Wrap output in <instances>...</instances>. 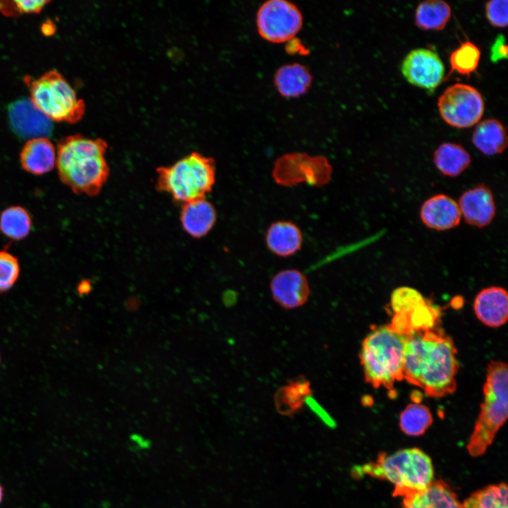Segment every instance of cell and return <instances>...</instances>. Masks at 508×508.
Returning a JSON list of instances; mask_svg holds the SVG:
<instances>
[{"instance_id":"ba28073f","label":"cell","mask_w":508,"mask_h":508,"mask_svg":"<svg viewBox=\"0 0 508 508\" xmlns=\"http://www.w3.org/2000/svg\"><path fill=\"white\" fill-rule=\"evenodd\" d=\"M332 173V166L326 157L292 152L284 154L276 160L272 176L278 184L284 186L302 183L322 186L329 181Z\"/></svg>"},{"instance_id":"e0dca14e","label":"cell","mask_w":508,"mask_h":508,"mask_svg":"<svg viewBox=\"0 0 508 508\" xmlns=\"http://www.w3.org/2000/svg\"><path fill=\"white\" fill-rule=\"evenodd\" d=\"M401 508H462V505L449 485L437 480L425 489L404 496Z\"/></svg>"},{"instance_id":"7c38bea8","label":"cell","mask_w":508,"mask_h":508,"mask_svg":"<svg viewBox=\"0 0 508 508\" xmlns=\"http://www.w3.org/2000/svg\"><path fill=\"white\" fill-rule=\"evenodd\" d=\"M273 299L285 309L303 306L310 296V286L306 277L299 270L288 269L279 272L270 282Z\"/></svg>"},{"instance_id":"4316f807","label":"cell","mask_w":508,"mask_h":508,"mask_svg":"<svg viewBox=\"0 0 508 508\" xmlns=\"http://www.w3.org/2000/svg\"><path fill=\"white\" fill-rule=\"evenodd\" d=\"M507 492L505 483L485 486L471 494L461 504L462 508H508Z\"/></svg>"},{"instance_id":"9c48e42d","label":"cell","mask_w":508,"mask_h":508,"mask_svg":"<svg viewBox=\"0 0 508 508\" xmlns=\"http://www.w3.org/2000/svg\"><path fill=\"white\" fill-rule=\"evenodd\" d=\"M255 21L262 39L279 44L291 40L301 30L303 19L294 4L286 0H268L259 7Z\"/></svg>"},{"instance_id":"cb8c5ba5","label":"cell","mask_w":508,"mask_h":508,"mask_svg":"<svg viewBox=\"0 0 508 508\" xmlns=\"http://www.w3.org/2000/svg\"><path fill=\"white\" fill-rule=\"evenodd\" d=\"M471 162L468 152L455 143H444L433 153L435 167L442 175L448 177L459 176L470 166Z\"/></svg>"},{"instance_id":"ffe728a7","label":"cell","mask_w":508,"mask_h":508,"mask_svg":"<svg viewBox=\"0 0 508 508\" xmlns=\"http://www.w3.org/2000/svg\"><path fill=\"white\" fill-rule=\"evenodd\" d=\"M265 241L267 247L272 253L280 257H289L301 249L303 234L294 222L277 221L267 229Z\"/></svg>"},{"instance_id":"1f68e13d","label":"cell","mask_w":508,"mask_h":508,"mask_svg":"<svg viewBox=\"0 0 508 508\" xmlns=\"http://www.w3.org/2000/svg\"><path fill=\"white\" fill-rule=\"evenodd\" d=\"M507 1L492 0L485 4V16L488 22L495 28H505L507 25Z\"/></svg>"},{"instance_id":"7402d4cb","label":"cell","mask_w":508,"mask_h":508,"mask_svg":"<svg viewBox=\"0 0 508 508\" xmlns=\"http://www.w3.org/2000/svg\"><path fill=\"white\" fill-rule=\"evenodd\" d=\"M471 141L483 155L493 156L500 154L507 147V129L497 119H485L476 125Z\"/></svg>"},{"instance_id":"ac0fdd59","label":"cell","mask_w":508,"mask_h":508,"mask_svg":"<svg viewBox=\"0 0 508 508\" xmlns=\"http://www.w3.org/2000/svg\"><path fill=\"white\" fill-rule=\"evenodd\" d=\"M56 159L55 147L47 137L29 139L20 153L22 168L33 175H42L52 170Z\"/></svg>"},{"instance_id":"4dcf8cb0","label":"cell","mask_w":508,"mask_h":508,"mask_svg":"<svg viewBox=\"0 0 508 508\" xmlns=\"http://www.w3.org/2000/svg\"><path fill=\"white\" fill-rule=\"evenodd\" d=\"M49 1L23 0L1 1L0 12L7 16H16L23 13H40Z\"/></svg>"},{"instance_id":"2e32d148","label":"cell","mask_w":508,"mask_h":508,"mask_svg":"<svg viewBox=\"0 0 508 508\" xmlns=\"http://www.w3.org/2000/svg\"><path fill=\"white\" fill-rule=\"evenodd\" d=\"M473 308L477 318L490 327L504 325L508 318V296L500 286H490L476 295Z\"/></svg>"},{"instance_id":"d6a6232c","label":"cell","mask_w":508,"mask_h":508,"mask_svg":"<svg viewBox=\"0 0 508 508\" xmlns=\"http://www.w3.org/2000/svg\"><path fill=\"white\" fill-rule=\"evenodd\" d=\"M507 45L503 35H499L495 38L490 47V58L492 63H497L507 58Z\"/></svg>"},{"instance_id":"30bf717a","label":"cell","mask_w":508,"mask_h":508,"mask_svg":"<svg viewBox=\"0 0 508 508\" xmlns=\"http://www.w3.org/2000/svg\"><path fill=\"white\" fill-rule=\"evenodd\" d=\"M437 107L442 119L459 128L477 123L485 111L482 95L474 87L463 83L448 87L439 97Z\"/></svg>"},{"instance_id":"8fae6325","label":"cell","mask_w":508,"mask_h":508,"mask_svg":"<svg viewBox=\"0 0 508 508\" xmlns=\"http://www.w3.org/2000/svg\"><path fill=\"white\" fill-rule=\"evenodd\" d=\"M401 70L410 84L429 90L435 89L445 75V66L438 54L424 48L409 52L402 61Z\"/></svg>"},{"instance_id":"d4e9b609","label":"cell","mask_w":508,"mask_h":508,"mask_svg":"<svg viewBox=\"0 0 508 508\" xmlns=\"http://www.w3.org/2000/svg\"><path fill=\"white\" fill-rule=\"evenodd\" d=\"M451 12L450 6L444 1H424L416 7L415 24L424 30H441L447 25Z\"/></svg>"},{"instance_id":"5bb4252c","label":"cell","mask_w":508,"mask_h":508,"mask_svg":"<svg viewBox=\"0 0 508 508\" xmlns=\"http://www.w3.org/2000/svg\"><path fill=\"white\" fill-rule=\"evenodd\" d=\"M12 128L25 138L47 137L51 133L52 123L31 102L23 99L13 102L8 109Z\"/></svg>"},{"instance_id":"836d02e7","label":"cell","mask_w":508,"mask_h":508,"mask_svg":"<svg viewBox=\"0 0 508 508\" xmlns=\"http://www.w3.org/2000/svg\"><path fill=\"white\" fill-rule=\"evenodd\" d=\"M306 404L314 411L317 415L322 419V421L328 425H333V421L327 412L322 408V406L312 397V395L309 396L306 400Z\"/></svg>"},{"instance_id":"277c9868","label":"cell","mask_w":508,"mask_h":508,"mask_svg":"<svg viewBox=\"0 0 508 508\" xmlns=\"http://www.w3.org/2000/svg\"><path fill=\"white\" fill-rule=\"evenodd\" d=\"M361 473L392 483L394 497H404L423 490L434 480L431 459L416 447L399 449L390 454L380 452L375 461L361 467Z\"/></svg>"},{"instance_id":"6da1fadb","label":"cell","mask_w":508,"mask_h":508,"mask_svg":"<svg viewBox=\"0 0 508 508\" xmlns=\"http://www.w3.org/2000/svg\"><path fill=\"white\" fill-rule=\"evenodd\" d=\"M405 337L404 378L430 397L454 393L459 363L452 337L439 323L414 329Z\"/></svg>"},{"instance_id":"8d00e7d4","label":"cell","mask_w":508,"mask_h":508,"mask_svg":"<svg viewBox=\"0 0 508 508\" xmlns=\"http://www.w3.org/2000/svg\"><path fill=\"white\" fill-rule=\"evenodd\" d=\"M0 362H1V359H0Z\"/></svg>"},{"instance_id":"9a60e30c","label":"cell","mask_w":508,"mask_h":508,"mask_svg":"<svg viewBox=\"0 0 508 508\" xmlns=\"http://www.w3.org/2000/svg\"><path fill=\"white\" fill-rule=\"evenodd\" d=\"M420 217L425 226L436 231L453 229L461 219L457 202L442 193L434 195L423 202Z\"/></svg>"},{"instance_id":"484cf974","label":"cell","mask_w":508,"mask_h":508,"mask_svg":"<svg viewBox=\"0 0 508 508\" xmlns=\"http://www.w3.org/2000/svg\"><path fill=\"white\" fill-rule=\"evenodd\" d=\"M32 225L29 212L20 205L10 206L0 214V231L13 241L26 238Z\"/></svg>"},{"instance_id":"44dd1931","label":"cell","mask_w":508,"mask_h":508,"mask_svg":"<svg viewBox=\"0 0 508 508\" xmlns=\"http://www.w3.org/2000/svg\"><path fill=\"white\" fill-rule=\"evenodd\" d=\"M313 76L305 65L299 63L285 64L274 75V84L278 92L287 98L298 97L310 88Z\"/></svg>"},{"instance_id":"7a4b0ae2","label":"cell","mask_w":508,"mask_h":508,"mask_svg":"<svg viewBox=\"0 0 508 508\" xmlns=\"http://www.w3.org/2000/svg\"><path fill=\"white\" fill-rule=\"evenodd\" d=\"M106 143L72 135L57 144L56 166L61 181L74 193L95 196L109 176Z\"/></svg>"},{"instance_id":"e575fe53","label":"cell","mask_w":508,"mask_h":508,"mask_svg":"<svg viewBox=\"0 0 508 508\" xmlns=\"http://www.w3.org/2000/svg\"><path fill=\"white\" fill-rule=\"evenodd\" d=\"M90 286L87 282H83L78 286L80 294H86L90 291Z\"/></svg>"},{"instance_id":"5b68a950","label":"cell","mask_w":508,"mask_h":508,"mask_svg":"<svg viewBox=\"0 0 508 508\" xmlns=\"http://www.w3.org/2000/svg\"><path fill=\"white\" fill-rule=\"evenodd\" d=\"M507 365L490 361L486 368L483 400L466 448L473 457L483 455L507 418Z\"/></svg>"},{"instance_id":"603a6c76","label":"cell","mask_w":508,"mask_h":508,"mask_svg":"<svg viewBox=\"0 0 508 508\" xmlns=\"http://www.w3.org/2000/svg\"><path fill=\"white\" fill-rule=\"evenodd\" d=\"M310 395V382L304 377H296L277 389L274 395L275 407L279 413L291 416L303 406Z\"/></svg>"},{"instance_id":"8992f818","label":"cell","mask_w":508,"mask_h":508,"mask_svg":"<svg viewBox=\"0 0 508 508\" xmlns=\"http://www.w3.org/2000/svg\"><path fill=\"white\" fill-rule=\"evenodd\" d=\"M213 159L193 152L157 169L156 188L181 204L205 198L215 183Z\"/></svg>"},{"instance_id":"52a82bcc","label":"cell","mask_w":508,"mask_h":508,"mask_svg":"<svg viewBox=\"0 0 508 508\" xmlns=\"http://www.w3.org/2000/svg\"><path fill=\"white\" fill-rule=\"evenodd\" d=\"M25 83L32 104L51 121L73 123L82 118L83 101L57 71H49L37 78L27 76Z\"/></svg>"},{"instance_id":"83f0119b","label":"cell","mask_w":508,"mask_h":508,"mask_svg":"<svg viewBox=\"0 0 508 508\" xmlns=\"http://www.w3.org/2000/svg\"><path fill=\"white\" fill-rule=\"evenodd\" d=\"M432 423V413L424 404H409L400 413V428L404 433L410 436L423 435Z\"/></svg>"},{"instance_id":"4fadbf2b","label":"cell","mask_w":508,"mask_h":508,"mask_svg":"<svg viewBox=\"0 0 508 508\" xmlns=\"http://www.w3.org/2000/svg\"><path fill=\"white\" fill-rule=\"evenodd\" d=\"M457 203L464 221L478 228L489 225L496 214L493 193L483 184L464 192Z\"/></svg>"},{"instance_id":"d590c367","label":"cell","mask_w":508,"mask_h":508,"mask_svg":"<svg viewBox=\"0 0 508 508\" xmlns=\"http://www.w3.org/2000/svg\"><path fill=\"white\" fill-rule=\"evenodd\" d=\"M4 497V489L3 485L0 483V504L1 503Z\"/></svg>"},{"instance_id":"3957f363","label":"cell","mask_w":508,"mask_h":508,"mask_svg":"<svg viewBox=\"0 0 508 508\" xmlns=\"http://www.w3.org/2000/svg\"><path fill=\"white\" fill-rule=\"evenodd\" d=\"M406 337L389 324L372 328L362 342L360 362L366 382L394 392L395 382L404 379Z\"/></svg>"},{"instance_id":"d6986e66","label":"cell","mask_w":508,"mask_h":508,"mask_svg":"<svg viewBox=\"0 0 508 508\" xmlns=\"http://www.w3.org/2000/svg\"><path fill=\"white\" fill-rule=\"evenodd\" d=\"M216 219V210L205 198L182 204L180 222L183 230L193 238L205 236L213 227Z\"/></svg>"},{"instance_id":"f1b7e54d","label":"cell","mask_w":508,"mask_h":508,"mask_svg":"<svg viewBox=\"0 0 508 508\" xmlns=\"http://www.w3.org/2000/svg\"><path fill=\"white\" fill-rule=\"evenodd\" d=\"M480 59V49L473 42L466 41L450 54L449 74L456 71L460 75L469 76L477 69Z\"/></svg>"},{"instance_id":"f546056e","label":"cell","mask_w":508,"mask_h":508,"mask_svg":"<svg viewBox=\"0 0 508 508\" xmlns=\"http://www.w3.org/2000/svg\"><path fill=\"white\" fill-rule=\"evenodd\" d=\"M20 273L17 257L7 248L0 250V294L8 291L18 281Z\"/></svg>"}]
</instances>
